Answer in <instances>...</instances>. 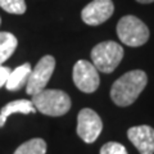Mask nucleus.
Instances as JSON below:
<instances>
[{
    "label": "nucleus",
    "mask_w": 154,
    "mask_h": 154,
    "mask_svg": "<svg viewBox=\"0 0 154 154\" xmlns=\"http://www.w3.org/2000/svg\"><path fill=\"white\" fill-rule=\"evenodd\" d=\"M36 108L33 107L31 100L27 99H19V100H13V102L5 104L0 109V127H3L7 122V118L11 114L14 113H22V114H30L35 113Z\"/></svg>",
    "instance_id": "10"
},
{
    "label": "nucleus",
    "mask_w": 154,
    "mask_h": 154,
    "mask_svg": "<svg viewBox=\"0 0 154 154\" xmlns=\"http://www.w3.org/2000/svg\"><path fill=\"white\" fill-rule=\"evenodd\" d=\"M117 35L125 45L141 46L148 41L149 30L141 19L135 16H125L118 21Z\"/></svg>",
    "instance_id": "4"
},
{
    "label": "nucleus",
    "mask_w": 154,
    "mask_h": 154,
    "mask_svg": "<svg viewBox=\"0 0 154 154\" xmlns=\"http://www.w3.org/2000/svg\"><path fill=\"white\" fill-rule=\"evenodd\" d=\"M0 25H2V18H0Z\"/></svg>",
    "instance_id": "18"
},
{
    "label": "nucleus",
    "mask_w": 154,
    "mask_h": 154,
    "mask_svg": "<svg viewBox=\"0 0 154 154\" xmlns=\"http://www.w3.org/2000/svg\"><path fill=\"white\" fill-rule=\"evenodd\" d=\"M31 102L36 110L45 116H51V117L64 116L72 105L69 95L64 91L55 89L41 90L40 93L32 95Z\"/></svg>",
    "instance_id": "2"
},
{
    "label": "nucleus",
    "mask_w": 154,
    "mask_h": 154,
    "mask_svg": "<svg viewBox=\"0 0 154 154\" xmlns=\"http://www.w3.org/2000/svg\"><path fill=\"white\" fill-rule=\"evenodd\" d=\"M46 153V143L40 137L31 139L26 143L21 144L14 154H45Z\"/></svg>",
    "instance_id": "13"
},
{
    "label": "nucleus",
    "mask_w": 154,
    "mask_h": 154,
    "mask_svg": "<svg viewBox=\"0 0 154 154\" xmlns=\"http://www.w3.org/2000/svg\"><path fill=\"white\" fill-rule=\"evenodd\" d=\"M103 130V122L99 114L90 108H84L77 116V135L85 143H94Z\"/></svg>",
    "instance_id": "6"
},
{
    "label": "nucleus",
    "mask_w": 154,
    "mask_h": 154,
    "mask_svg": "<svg viewBox=\"0 0 154 154\" xmlns=\"http://www.w3.org/2000/svg\"><path fill=\"white\" fill-rule=\"evenodd\" d=\"M31 64L30 63H23L18 66L17 68H14L11 75L8 77V81L5 84V88L9 91H18L22 88H25L28 82L31 75Z\"/></svg>",
    "instance_id": "11"
},
{
    "label": "nucleus",
    "mask_w": 154,
    "mask_h": 154,
    "mask_svg": "<svg viewBox=\"0 0 154 154\" xmlns=\"http://www.w3.org/2000/svg\"><path fill=\"white\" fill-rule=\"evenodd\" d=\"M100 154H127V150L122 144L116 143V141H109L102 146Z\"/></svg>",
    "instance_id": "15"
},
{
    "label": "nucleus",
    "mask_w": 154,
    "mask_h": 154,
    "mask_svg": "<svg viewBox=\"0 0 154 154\" xmlns=\"http://www.w3.org/2000/svg\"><path fill=\"white\" fill-rule=\"evenodd\" d=\"M11 68L9 67H5V66H2L0 67V89L3 88V86H5L7 81H8V77L11 75Z\"/></svg>",
    "instance_id": "16"
},
{
    "label": "nucleus",
    "mask_w": 154,
    "mask_h": 154,
    "mask_svg": "<svg viewBox=\"0 0 154 154\" xmlns=\"http://www.w3.org/2000/svg\"><path fill=\"white\" fill-rule=\"evenodd\" d=\"M136 2L141 3V4H149V3H153L154 0H136Z\"/></svg>",
    "instance_id": "17"
},
{
    "label": "nucleus",
    "mask_w": 154,
    "mask_h": 154,
    "mask_svg": "<svg viewBox=\"0 0 154 154\" xmlns=\"http://www.w3.org/2000/svg\"><path fill=\"white\" fill-rule=\"evenodd\" d=\"M0 8L12 14H23L26 12L25 0H0Z\"/></svg>",
    "instance_id": "14"
},
{
    "label": "nucleus",
    "mask_w": 154,
    "mask_h": 154,
    "mask_svg": "<svg viewBox=\"0 0 154 154\" xmlns=\"http://www.w3.org/2000/svg\"><path fill=\"white\" fill-rule=\"evenodd\" d=\"M128 140L140 154H154V128L148 125H140L128 128Z\"/></svg>",
    "instance_id": "9"
},
{
    "label": "nucleus",
    "mask_w": 154,
    "mask_h": 154,
    "mask_svg": "<svg viewBox=\"0 0 154 154\" xmlns=\"http://www.w3.org/2000/svg\"><path fill=\"white\" fill-rule=\"evenodd\" d=\"M148 84V76L141 69L125 73L112 85L110 98L118 107H128L139 98Z\"/></svg>",
    "instance_id": "1"
},
{
    "label": "nucleus",
    "mask_w": 154,
    "mask_h": 154,
    "mask_svg": "<svg viewBox=\"0 0 154 154\" xmlns=\"http://www.w3.org/2000/svg\"><path fill=\"white\" fill-rule=\"evenodd\" d=\"M73 82L76 88L81 90L82 93H94L99 88L100 79L98 69L95 68L93 63L88 60L81 59L79 60L73 67Z\"/></svg>",
    "instance_id": "7"
},
{
    "label": "nucleus",
    "mask_w": 154,
    "mask_h": 154,
    "mask_svg": "<svg viewBox=\"0 0 154 154\" xmlns=\"http://www.w3.org/2000/svg\"><path fill=\"white\" fill-rule=\"evenodd\" d=\"M18 40L11 32H0V67L13 55L17 49Z\"/></svg>",
    "instance_id": "12"
},
{
    "label": "nucleus",
    "mask_w": 154,
    "mask_h": 154,
    "mask_svg": "<svg viewBox=\"0 0 154 154\" xmlns=\"http://www.w3.org/2000/svg\"><path fill=\"white\" fill-rule=\"evenodd\" d=\"M114 5L112 0H93L81 12V18L89 26H99L112 17Z\"/></svg>",
    "instance_id": "8"
},
{
    "label": "nucleus",
    "mask_w": 154,
    "mask_h": 154,
    "mask_svg": "<svg viewBox=\"0 0 154 154\" xmlns=\"http://www.w3.org/2000/svg\"><path fill=\"white\" fill-rule=\"evenodd\" d=\"M123 58V48L116 41H104L100 42L91 50V59L95 68L110 73L118 67Z\"/></svg>",
    "instance_id": "3"
},
{
    "label": "nucleus",
    "mask_w": 154,
    "mask_h": 154,
    "mask_svg": "<svg viewBox=\"0 0 154 154\" xmlns=\"http://www.w3.org/2000/svg\"><path fill=\"white\" fill-rule=\"evenodd\" d=\"M55 68V59L51 55L42 57L37 62L35 68L31 71L30 79L26 85V93L28 95H35L46 88L50 77Z\"/></svg>",
    "instance_id": "5"
}]
</instances>
